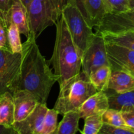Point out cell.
Masks as SVG:
<instances>
[{
	"label": "cell",
	"instance_id": "1",
	"mask_svg": "<svg viewBox=\"0 0 134 134\" xmlns=\"http://www.w3.org/2000/svg\"><path fill=\"white\" fill-rule=\"evenodd\" d=\"M21 53L20 73L16 91L24 90L30 92L39 103L47 104L51 89L58 81L57 76L52 73L48 61L39 51L36 39L31 34L22 43Z\"/></svg>",
	"mask_w": 134,
	"mask_h": 134
},
{
	"label": "cell",
	"instance_id": "2",
	"mask_svg": "<svg viewBox=\"0 0 134 134\" xmlns=\"http://www.w3.org/2000/svg\"><path fill=\"white\" fill-rule=\"evenodd\" d=\"M56 35L53 53L48 61L57 76L60 88L79 74L81 69V54L69 33L67 24L62 16L56 24Z\"/></svg>",
	"mask_w": 134,
	"mask_h": 134
},
{
	"label": "cell",
	"instance_id": "3",
	"mask_svg": "<svg viewBox=\"0 0 134 134\" xmlns=\"http://www.w3.org/2000/svg\"><path fill=\"white\" fill-rule=\"evenodd\" d=\"M97 92L89 77L81 71L60 88L54 109L62 115L68 111H78L81 105Z\"/></svg>",
	"mask_w": 134,
	"mask_h": 134
},
{
	"label": "cell",
	"instance_id": "4",
	"mask_svg": "<svg viewBox=\"0 0 134 134\" xmlns=\"http://www.w3.org/2000/svg\"><path fill=\"white\" fill-rule=\"evenodd\" d=\"M67 2L68 0H31L26 5L30 34L37 39L46 28L55 24Z\"/></svg>",
	"mask_w": 134,
	"mask_h": 134
},
{
	"label": "cell",
	"instance_id": "5",
	"mask_svg": "<svg viewBox=\"0 0 134 134\" xmlns=\"http://www.w3.org/2000/svg\"><path fill=\"white\" fill-rule=\"evenodd\" d=\"M68 27L69 33L81 54L91 43L94 36L92 28L80 11L75 0H68L62 14Z\"/></svg>",
	"mask_w": 134,
	"mask_h": 134
},
{
	"label": "cell",
	"instance_id": "6",
	"mask_svg": "<svg viewBox=\"0 0 134 134\" xmlns=\"http://www.w3.org/2000/svg\"><path fill=\"white\" fill-rule=\"evenodd\" d=\"M22 53L0 48V96L16 90L20 73Z\"/></svg>",
	"mask_w": 134,
	"mask_h": 134
},
{
	"label": "cell",
	"instance_id": "7",
	"mask_svg": "<svg viewBox=\"0 0 134 134\" xmlns=\"http://www.w3.org/2000/svg\"><path fill=\"white\" fill-rule=\"evenodd\" d=\"M105 65H110L106 43L100 34L96 33L90 44L82 55V71L89 77L96 69Z\"/></svg>",
	"mask_w": 134,
	"mask_h": 134
},
{
	"label": "cell",
	"instance_id": "8",
	"mask_svg": "<svg viewBox=\"0 0 134 134\" xmlns=\"http://www.w3.org/2000/svg\"><path fill=\"white\" fill-rule=\"evenodd\" d=\"M134 31V11L130 10L105 16L98 26L96 33H122Z\"/></svg>",
	"mask_w": 134,
	"mask_h": 134
},
{
	"label": "cell",
	"instance_id": "9",
	"mask_svg": "<svg viewBox=\"0 0 134 134\" xmlns=\"http://www.w3.org/2000/svg\"><path fill=\"white\" fill-rule=\"evenodd\" d=\"M107 56L112 70H120L134 76V51L106 43Z\"/></svg>",
	"mask_w": 134,
	"mask_h": 134
},
{
	"label": "cell",
	"instance_id": "10",
	"mask_svg": "<svg viewBox=\"0 0 134 134\" xmlns=\"http://www.w3.org/2000/svg\"><path fill=\"white\" fill-rule=\"evenodd\" d=\"M48 109L46 103L39 102L26 119L14 122L12 126L18 134H41L44 116Z\"/></svg>",
	"mask_w": 134,
	"mask_h": 134
},
{
	"label": "cell",
	"instance_id": "11",
	"mask_svg": "<svg viewBox=\"0 0 134 134\" xmlns=\"http://www.w3.org/2000/svg\"><path fill=\"white\" fill-rule=\"evenodd\" d=\"M83 16L92 27H96L108 14L105 0H75Z\"/></svg>",
	"mask_w": 134,
	"mask_h": 134
},
{
	"label": "cell",
	"instance_id": "12",
	"mask_svg": "<svg viewBox=\"0 0 134 134\" xmlns=\"http://www.w3.org/2000/svg\"><path fill=\"white\" fill-rule=\"evenodd\" d=\"M14 106V122L26 119L35 108L39 101L30 92L19 90L13 94Z\"/></svg>",
	"mask_w": 134,
	"mask_h": 134
},
{
	"label": "cell",
	"instance_id": "13",
	"mask_svg": "<svg viewBox=\"0 0 134 134\" xmlns=\"http://www.w3.org/2000/svg\"><path fill=\"white\" fill-rule=\"evenodd\" d=\"M109 108L108 98L103 91H98L89 97L78 109L81 119L94 115H102Z\"/></svg>",
	"mask_w": 134,
	"mask_h": 134
},
{
	"label": "cell",
	"instance_id": "14",
	"mask_svg": "<svg viewBox=\"0 0 134 134\" xmlns=\"http://www.w3.org/2000/svg\"><path fill=\"white\" fill-rule=\"evenodd\" d=\"M9 22H11L18 27L20 34H23L27 38L30 35L28 14L26 6L21 0H13L9 12Z\"/></svg>",
	"mask_w": 134,
	"mask_h": 134
},
{
	"label": "cell",
	"instance_id": "15",
	"mask_svg": "<svg viewBox=\"0 0 134 134\" xmlns=\"http://www.w3.org/2000/svg\"><path fill=\"white\" fill-rule=\"evenodd\" d=\"M108 89L116 93H124L134 90V76L127 72L112 70Z\"/></svg>",
	"mask_w": 134,
	"mask_h": 134
},
{
	"label": "cell",
	"instance_id": "16",
	"mask_svg": "<svg viewBox=\"0 0 134 134\" xmlns=\"http://www.w3.org/2000/svg\"><path fill=\"white\" fill-rule=\"evenodd\" d=\"M14 122L13 94L6 92L0 96V124L12 126Z\"/></svg>",
	"mask_w": 134,
	"mask_h": 134
},
{
	"label": "cell",
	"instance_id": "17",
	"mask_svg": "<svg viewBox=\"0 0 134 134\" xmlns=\"http://www.w3.org/2000/svg\"><path fill=\"white\" fill-rule=\"evenodd\" d=\"M112 92V93H109L107 91H105L108 98L110 109L120 111L127 107H134V90L124 93Z\"/></svg>",
	"mask_w": 134,
	"mask_h": 134
},
{
	"label": "cell",
	"instance_id": "18",
	"mask_svg": "<svg viewBox=\"0 0 134 134\" xmlns=\"http://www.w3.org/2000/svg\"><path fill=\"white\" fill-rule=\"evenodd\" d=\"M98 34L102 35L106 43L120 46L134 51V31L116 34L107 32Z\"/></svg>",
	"mask_w": 134,
	"mask_h": 134
},
{
	"label": "cell",
	"instance_id": "19",
	"mask_svg": "<svg viewBox=\"0 0 134 134\" xmlns=\"http://www.w3.org/2000/svg\"><path fill=\"white\" fill-rule=\"evenodd\" d=\"M63 115V119L53 134H75L79 130V121L81 119L78 111H68Z\"/></svg>",
	"mask_w": 134,
	"mask_h": 134
},
{
	"label": "cell",
	"instance_id": "20",
	"mask_svg": "<svg viewBox=\"0 0 134 134\" xmlns=\"http://www.w3.org/2000/svg\"><path fill=\"white\" fill-rule=\"evenodd\" d=\"M111 74L110 65H105L96 69L89 75V80L98 91H106Z\"/></svg>",
	"mask_w": 134,
	"mask_h": 134
},
{
	"label": "cell",
	"instance_id": "21",
	"mask_svg": "<svg viewBox=\"0 0 134 134\" xmlns=\"http://www.w3.org/2000/svg\"><path fill=\"white\" fill-rule=\"evenodd\" d=\"M7 38L10 51L13 53H21L22 43H21L20 33L17 26L11 22H9L8 27Z\"/></svg>",
	"mask_w": 134,
	"mask_h": 134
},
{
	"label": "cell",
	"instance_id": "22",
	"mask_svg": "<svg viewBox=\"0 0 134 134\" xmlns=\"http://www.w3.org/2000/svg\"><path fill=\"white\" fill-rule=\"evenodd\" d=\"M59 113L54 109H48L44 116L41 134H53L58 126V116Z\"/></svg>",
	"mask_w": 134,
	"mask_h": 134
},
{
	"label": "cell",
	"instance_id": "23",
	"mask_svg": "<svg viewBox=\"0 0 134 134\" xmlns=\"http://www.w3.org/2000/svg\"><path fill=\"white\" fill-rule=\"evenodd\" d=\"M85 120V126L81 133L98 134L103 125L102 115H94L86 117Z\"/></svg>",
	"mask_w": 134,
	"mask_h": 134
},
{
	"label": "cell",
	"instance_id": "24",
	"mask_svg": "<svg viewBox=\"0 0 134 134\" xmlns=\"http://www.w3.org/2000/svg\"><path fill=\"white\" fill-rule=\"evenodd\" d=\"M102 120L105 124L116 126L128 127L124 122L120 111L113 109L109 108L102 114Z\"/></svg>",
	"mask_w": 134,
	"mask_h": 134
},
{
	"label": "cell",
	"instance_id": "25",
	"mask_svg": "<svg viewBox=\"0 0 134 134\" xmlns=\"http://www.w3.org/2000/svg\"><path fill=\"white\" fill-rule=\"evenodd\" d=\"M9 26V16L0 12V48L10 51L7 38Z\"/></svg>",
	"mask_w": 134,
	"mask_h": 134
},
{
	"label": "cell",
	"instance_id": "26",
	"mask_svg": "<svg viewBox=\"0 0 134 134\" xmlns=\"http://www.w3.org/2000/svg\"><path fill=\"white\" fill-rule=\"evenodd\" d=\"M105 2L108 14H115L130 10V0H105Z\"/></svg>",
	"mask_w": 134,
	"mask_h": 134
},
{
	"label": "cell",
	"instance_id": "27",
	"mask_svg": "<svg viewBox=\"0 0 134 134\" xmlns=\"http://www.w3.org/2000/svg\"><path fill=\"white\" fill-rule=\"evenodd\" d=\"M99 134H134V130L128 127H120L103 123Z\"/></svg>",
	"mask_w": 134,
	"mask_h": 134
},
{
	"label": "cell",
	"instance_id": "28",
	"mask_svg": "<svg viewBox=\"0 0 134 134\" xmlns=\"http://www.w3.org/2000/svg\"><path fill=\"white\" fill-rule=\"evenodd\" d=\"M120 111L127 126L134 130V107L124 108Z\"/></svg>",
	"mask_w": 134,
	"mask_h": 134
},
{
	"label": "cell",
	"instance_id": "29",
	"mask_svg": "<svg viewBox=\"0 0 134 134\" xmlns=\"http://www.w3.org/2000/svg\"><path fill=\"white\" fill-rule=\"evenodd\" d=\"M13 0H0V12L8 15Z\"/></svg>",
	"mask_w": 134,
	"mask_h": 134
},
{
	"label": "cell",
	"instance_id": "30",
	"mask_svg": "<svg viewBox=\"0 0 134 134\" xmlns=\"http://www.w3.org/2000/svg\"><path fill=\"white\" fill-rule=\"evenodd\" d=\"M0 134H18L13 126L0 124Z\"/></svg>",
	"mask_w": 134,
	"mask_h": 134
},
{
	"label": "cell",
	"instance_id": "31",
	"mask_svg": "<svg viewBox=\"0 0 134 134\" xmlns=\"http://www.w3.org/2000/svg\"><path fill=\"white\" fill-rule=\"evenodd\" d=\"M130 10L134 11V0H130Z\"/></svg>",
	"mask_w": 134,
	"mask_h": 134
},
{
	"label": "cell",
	"instance_id": "32",
	"mask_svg": "<svg viewBox=\"0 0 134 134\" xmlns=\"http://www.w3.org/2000/svg\"><path fill=\"white\" fill-rule=\"evenodd\" d=\"M21 1H22V2L26 6V5L29 3V2H30L31 0H21Z\"/></svg>",
	"mask_w": 134,
	"mask_h": 134
}]
</instances>
